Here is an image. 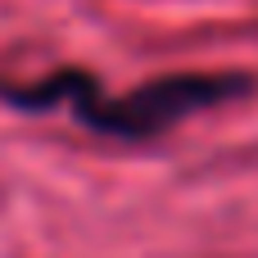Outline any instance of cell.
Instances as JSON below:
<instances>
[{
    "instance_id": "1",
    "label": "cell",
    "mask_w": 258,
    "mask_h": 258,
    "mask_svg": "<svg viewBox=\"0 0 258 258\" xmlns=\"http://www.w3.org/2000/svg\"><path fill=\"white\" fill-rule=\"evenodd\" d=\"M254 91L249 73H168L154 82L132 86L127 95H104L95 73L86 68H54L23 86H0V100L18 113H54L68 109L86 132L109 141H154L177 122L231 104Z\"/></svg>"
}]
</instances>
